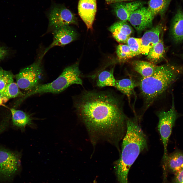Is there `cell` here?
<instances>
[{"label": "cell", "mask_w": 183, "mask_h": 183, "mask_svg": "<svg viewBox=\"0 0 183 183\" xmlns=\"http://www.w3.org/2000/svg\"><path fill=\"white\" fill-rule=\"evenodd\" d=\"M75 107L89 128L108 132L118 142L126 133L128 117L120 101L105 92H85L76 102Z\"/></svg>", "instance_id": "cell-1"}, {"label": "cell", "mask_w": 183, "mask_h": 183, "mask_svg": "<svg viewBox=\"0 0 183 183\" xmlns=\"http://www.w3.org/2000/svg\"><path fill=\"white\" fill-rule=\"evenodd\" d=\"M183 72V67L167 63L157 66L154 73L141 78L138 83L146 110L160 95L176 81Z\"/></svg>", "instance_id": "cell-2"}, {"label": "cell", "mask_w": 183, "mask_h": 183, "mask_svg": "<svg viewBox=\"0 0 183 183\" xmlns=\"http://www.w3.org/2000/svg\"><path fill=\"white\" fill-rule=\"evenodd\" d=\"M136 115L128 118L127 130L123 138L121 152L115 168L130 170L139 154L147 147L146 137Z\"/></svg>", "instance_id": "cell-3"}, {"label": "cell", "mask_w": 183, "mask_h": 183, "mask_svg": "<svg viewBox=\"0 0 183 183\" xmlns=\"http://www.w3.org/2000/svg\"><path fill=\"white\" fill-rule=\"evenodd\" d=\"M81 73L79 68V63L77 62L65 68L59 76L52 82L44 84H40L28 91L22 97L21 100L22 101L28 97L38 94L59 93L72 84L82 85Z\"/></svg>", "instance_id": "cell-4"}, {"label": "cell", "mask_w": 183, "mask_h": 183, "mask_svg": "<svg viewBox=\"0 0 183 183\" xmlns=\"http://www.w3.org/2000/svg\"><path fill=\"white\" fill-rule=\"evenodd\" d=\"M43 54L30 65L20 70L15 76L19 88L29 91L40 84L43 73L42 60Z\"/></svg>", "instance_id": "cell-5"}, {"label": "cell", "mask_w": 183, "mask_h": 183, "mask_svg": "<svg viewBox=\"0 0 183 183\" xmlns=\"http://www.w3.org/2000/svg\"><path fill=\"white\" fill-rule=\"evenodd\" d=\"M157 116L159 118L158 129L161 136L164 148L162 163L163 164L165 162L168 155L167 152L168 143L173 127L177 116L173 98L172 105L170 109L166 111H159L157 113Z\"/></svg>", "instance_id": "cell-6"}, {"label": "cell", "mask_w": 183, "mask_h": 183, "mask_svg": "<svg viewBox=\"0 0 183 183\" xmlns=\"http://www.w3.org/2000/svg\"><path fill=\"white\" fill-rule=\"evenodd\" d=\"M47 16L49 20V29L52 32L63 26L77 24L74 15L63 5L53 3Z\"/></svg>", "instance_id": "cell-7"}, {"label": "cell", "mask_w": 183, "mask_h": 183, "mask_svg": "<svg viewBox=\"0 0 183 183\" xmlns=\"http://www.w3.org/2000/svg\"><path fill=\"white\" fill-rule=\"evenodd\" d=\"M18 152L0 148V179L8 180L16 173L20 166Z\"/></svg>", "instance_id": "cell-8"}, {"label": "cell", "mask_w": 183, "mask_h": 183, "mask_svg": "<svg viewBox=\"0 0 183 183\" xmlns=\"http://www.w3.org/2000/svg\"><path fill=\"white\" fill-rule=\"evenodd\" d=\"M53 41L51 44L44 50V56L51 49L55 46L63 47L75 40L77 34L75 30L69 25L63 26L52 32Z\"/></svg>", "instance_id": "cell-9"}, {"label": "cell", "mask_w": 183, "mask_h": 183, "mask_svg": "<svg viewBox=\"0 0 183 183\" xmlns=\"http://www.w3.org/2000/svg\"><path fill=\"white\" fill-rule=\"evenodd\" d=\"M155 17L147 7L144 6L133 11L128 21L138 32H141L150 27Z\"/></svg>", "instance_id": "cell-10"}, {"label": "cell", "mask_w": 183, "mask_h": 183, "mask_svg": "<svg viewBox=\"0 0 183 183\" xmlns=\"http://www.w3.org/2000/svg\"><path fill=\"white\" fill-rule=\"evenodd\" d=\"M96 0H79V14L88 29L92 28L97 9Z\"/></svg>", "instance_id": "cell-11"}, {"label": "cell", "mask_w": 183, "mask_h": 183, "mask_svg": "<svg viewBox=\"0 0 183 183\" xmlns=\"http://www.w3.org/2000/svg\"><path fill=\"white\" fill-rule=\"evenodd\" d=\"M145 2L137 1L130 2H118L112 4L114 13L121 20L128 21L131 14L137 9L144 6Z\"/></svg>", "instance_id": "cell-12"}, {"label": "cell", "mask_w": 183, "mask_h": 183, "mask_svg": "<svg viewBox=\"0 0 183 183\" xmlns=\"http://www.w3.org/2000/svg\"><path fill=\"white\" fill-rule=\"evenodd\" d=\"M162 167L163 182L164 183L167 181L169 172L175 174L183 169V152L177 151L168 155Z\"/></svg>", "instance_id": "cell-13"}, {"label": "cell", "mask_w": 183, "mask_h": 183, "mask_svg": "<svg viewBox=\"0 0 183 183\" xmlns=\"http://www.w3.org/2000/svg\"><path fill=\"white\" fill-rule=\"evenodd\" d=\"M162 29L160 23L145 33L141 38L142 54L147 55L150 49L158 42Z\"/></svg>", "instance_id": "cell-14"}, {"label": "cell", "mask_w": 183, "mask_h": 183, "mask_svg": "<svg viewBox=\"0 0 183 183\" xmlns=\"http://www.w3.org/2000/svg\"><path fill=\"white\" fill-rule=\"evenodd\" d=\"M170 32L175 44H179L183 42V17L181 8L178 9L172 20Z\"/></svg>", "instance_id": "cell-15"}, {"label": "cell", "mask_w": 183, "mask_h": 183, "mask_svg": "<svg viewBox=\"0 0 183 183\" xmlns=\"http://www.w3.org/2000/svg\"><path fill=\"white\" fill-rule=\"evenodd\" d=\"M12 114V125L22 130H24L27 126H32L34 124L30 115L21 110L14 108L10 109Z\"/></svg>", "instance_id": "cell-16"}, {"label": "cell", "mask_w": 183, "mask_h": 183, "mask_svg": "<svg viewBox=\"0 0 183 183\" xmlns=\"http://www.w3.org/2000/svg\"><path fill=\"white\" fill-rule=\"evenodd\" d=\"M165 48L162 39L150 50L147 58L150 62L156 65L162 60L165 58Z\"/></svg>", "instance_id": "cell-17"}, {"label": "cell", "mask_w": 183, "mask_h": 183, "mask_svg": "<svg viewBox=\"0 0 183 183\" xmlns=\"http://www.w3.org/2000/svg\"><path fill=\"white\" fill-rule=\"evenodd\" d=\"M138 85L132 78H127L116 80L114 87L125 95L129 100L133 94L134 88Z\"/></svg>", "instance_id": "cell-18"}, {"label": "cell", "mask_w": 183, "mask_h": 183, "mask_svg": "<svg viewBox=\"0 0 183 183\" xmlns=\"http://www.w3.org/2000/svg\"><path fill=\"white\" fill-rule=\"evenodd\" d=\"M132 64L134 70L143 78H146L152 75L157 66L150 62L141 60L134 61Z\"/></svg>", "instance_id": "cell-19"}, {"label": "cell", "mask_w": 183, "mask_h": 183, "mask_svg": "<svg viewBox=\"0 0 183 183\" xmlns=\"http://www.w3.org/2000/svg\"><path fill=\"white\" fill-rule=\"evenodd\" d=\"M172 0H149L147 8L154 16L159 14L163 16L166 12Z\"/></svg>", "instance_id": "cell-20"}, {"label": "cell", "mask_w": 183, "mask_h": 183, "mask_svg": "<svg viewBox=\"0 0 183 183\" xmlns=\"http://www.w3.org/2000/svg\"><path fill=\"white\" fill-rule=\"evenodd\" d=\"M114 70L113 68L109 71L104 70L99 73L96 80L97 86L101 88L114 87L116 80L114 75Z\"/></svg>", "instance_id": "cell-21"}, {"label": "cell", "mask_w": 183, "mask_h": 183, "mask_svg": "<svg viewBox=\"0 0 183 183\" xmlns=\"http://www.w3.org/2000/svg\"><path fill=\"white\" fill-rule=\"evenodd\" d=\"M24 94L19 89L17 83L14 82L0 90V95L6 100L18 97H22Z\"/></svg>", "instance_id": "cell-22"}, {"label": "cell", "mask_w": 183, "mask_h": 183, "mask_svg": "<svg viewBox=\"0 0 183 183\" xmlns=\"http://www.w3.org/2000/svg\"><path fill=\"white\" fill-rule=\"evenodd\" d=\"M109 29L112 34L129 36L132 32V27L127 21H122L114 23L109 28Z\"/></svg>", "instance_id": "cell-23"}, {"label": "cell", "mask_w": 183, "mask_h": 183, "mask_svg": "<svg viewBox=\"0 0 183 183\" xmlns=\"http://www.w3.org/2000/svg\"><path fill=\"white\" fill-rule=\"evenodd\" d=\"M117 56L120 60H125L135 56L127 44H120L117 47Z\"/></svg>", "instance_id": "cell-24"}, {"label": "cell", "mask_w": 183, "mask_h": 183, "mask_svg": "<svg viewBox=\"0 0 183 183\" xmlns=\"http://www.w3.org/2000/svg\"><path fill=\"white\" fill-rule=\"evenodd\" d=\"M126 43L135 56L142 54L141 38L130 37Z\"/></svg>", "instance_id": "cell-25"}, {"label": "cell", "mask_w": 183, "mask_h": 183, "mask_svg": "<svg viewBox=\"0 0 183 183\" xmlns=\"http://www.w3.org/2000/svg\"><path fill=\"white\" fill-rule=\"evenodd\" d=\"M14 77L10 71L3 70L0 73V90L13 82Z\"/></svg>", "instance_id": "cell-26"}, {"label": "cell", "mask_w": 183, "mask_h": 183, "mask_svg": "<svg viewBox=\"0 0 183 183\" xmlns=\"http://www.w3.org/2000/svg\"><path fill=\"white\" fill-rule=\"evenodd\" d=\"M171 183H183V169L175 174Z\"/></svg>", "instance_id": "cell-27"}, {"label": "cell", "mask_w": 183, "mask_h": 183, "mask_svg": "<svg viewBox=\"0 0 183 183\" xmlns=\"http://www.w3.org/2000/svg\"><path fill=\"white\" fill-rule=\"evenodd\" d=\"M7 50L4 47H0V59H3L6 56Z\"/></svg>", "instance_id": "cell-28"}, {"label": "cell", "mask_w": 183, "mask_h": 183, "mask_svg": "<svg viewBox=\"0 0 183 183\" xmlns=\"http://www.w3.org/2000/svg\"><path fill=\"white\" fill-rule=\"evenodd\" d=\"M131 0H112L110 3V4H112L118 2H124L128 1H130Z\"/></svg>", "instance_id": "cell-29"}, {"label": "cell", "mask_w": 183, "mask_h": 183, "mask_svg": "<svg viewBox=\"0 0 183 183\" xmlns=\"http://www.w3.org/2000/svg\"><path fill=\"white\" fill-rule=\"evenodd\" d=\"M4 100H6L2 97L0 95V105L2 104Z\"/></svg>", "instance_id": "cell-30"}, {"label": "cell", "mask_w": 183, "mask_h": 183, "mask_svg": "<svg viewBox=\"0 0 183 183\" xmlns=\"http://www.w3.org/2000/svg\"><path fill=\"white\" fill-rule=\"evenodd\" d=\"M112 0H105L108 4H110V3Z\"/></svg>", "instance_id": "cell-31"}, {"label": "cell", "mask_w": 183, "mask_h": 183, "mask_svg": "<svg viewBox=\"0 0 183 183\" xmlns=\"http://www.w3.org/2000/svg\"><path fill=\"white\" fill-rule=\"evenodd\" d=\"M3 69L0 67V73Z\"/></svg>", "instance_id": "cell-32"}, {"label": "cell", "mask_w": 183, "mask_h": 183, "mask_svg": "<svg viewBox=\"0 0 183 183\" xmlns=\"http://www.w3.org/2000/svg\"><path fill=\"white\" fill-rule=\"evenodd\" d=\"M181 55V57L183 58V53Z\"/></svg>", "instance_id": "cell-33"}, {"label": "cell", "mask_w": 183, "mask_h": 183, "mask_svg": "<svg viewBox=\"0 0 183 183\" xmlns=\"http://www.w3.org/2000/svg\"><path fill=\"white\" fill-rule=\"evenodd\" d=\"M182 15L183 17V10H182Z\"/></svg>", "instance_id": "cell-34"}]
</instances>
